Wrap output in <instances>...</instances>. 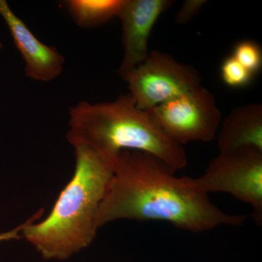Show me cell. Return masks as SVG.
I'll return each mask as SVG.
<instances>
[{
	"mask_svg": "<svg viewBox=\"0 0 262 262\" xmlns=\"http://www.w3.org/2000/svg\"><path fill=\"white\" fill-rule=\"evenodd\" d=\"M176 171L149 153L120 152L98 210V228L122 220L168 222L194 233L244 225L247 215L224 212L195 187L192 178L177 177Z\"/></svg>",
	"mask_w": 262,
	"mask_h": 262,
	"instance_id": "obj_1",
	"label": "cell"
},
{
	"mask_svg": "<svg viewBox=\"0 0 262 262\" xmlns=\"http://www.w3.org/2000/svg\"><path fill=\"white\" fill-rule=\"evenodd\" d=\"M73 177L60 193L51 213L43 210L26 221L22 237L46 260L65 261L96 238L100 205L113 176L115 162L86 145L74 146Z\"/></svg>",
	"mask_w": 262,
	"mask_h": 262,
	"instance_id": "obj_2",
	"label": "cell"
},
{
	"mask_svg": "<svg viewBox=\"0 0 262 262\" xmlns=\"http://www.w3.org/2000/svg\"><path fill=\"white\" fill-rule=\"evenodd\" d=\"M67 138L71 145L89 146L113 162L122 151H137L154 155L176 170L187 165L184 146L164 135L129 94L112 101L76 103L69 110Z\"/></svg>",
	"mask_w": 262,
	"mask_h": 262,
	"instance_id": "obj_3",
	"label": "cell"
},
{
	"mask_svg": "<svg viewBox=\"0 0 262 262\" xmlns=\"http://www.w3.org/2000/svg\"><path fill=\"white\" fill-rule=\"evenodd\" d=\"M146 112L164 135L182 146L214 140L222 122L214 96L202 84Z\"/></svg>",
	"mask_w": 262,
	"mask_h": 262,
	"instance_id": "obj_4",
	"label": "cell"
},
{
	"mask_svg": "<svg viewBox=\"0 0 262 262\" xmlns=\"http://www.w3.org/2000/svg\"><path fill=\"white\" fill-rule=\"evenodd\" d=\"M196 188L208 194H230L253 209L256 225H262V151L245 148L220 153L208 164L201 177L192 178Z\"/></svg>",
	"mask_w": 262,
	"mask_h": 262,
	"instance_id": "obj_5",
	"label": "cell"
},
{
	"mask_svg": "<svg viewBox=\"0 0 262 262\" xmlns=\"http://www.w3.org/2000/svg\"><path fill=\"white\" fill-rule=\"evenodd\" d=\"M136 106L148 111L201 84L199 72L168 53L149 52L144 63L122 78Z\"/></svg>",
	"mask_w": 262,
	"mask_h": 262,
	"instance_id": "obj_6",
	"label": "cell"
},
{
	"mask_svg": "<svg viewBox=\"0 0 262 262\" xmlns=\"http://www.w3.org/2000/svg\"><path fill=\"white\" fill-rule=\"evenodd\" d=\"M173 3L170 0H125L117 16L121 21L123 47L117 73L122 79L146 61L153 27Z\"/></svg>",
	"mask_w": 262,
	"mask_h": 262,
	"instance_id": "obj_7",
	"label": "cell"
},
{
	"mask_svg": "<svg viewBox=\"0 0 262 262\" xmlns=\"http://www.w3.org/2000/svg\"><path fill=\"white\" fill-rule=\"evenodd\" d=\"M0 17L6 24L15 47L23 58L26 76L41 82L58 78L66 63L65 57L58 50L41 42L5 0H0Z\"/></svg>",
	"mask_w": 262,
	"mask_h": 262,
	"instance_id": "obj_8",
	"label": "cell"
},
{
	"mask_svg": "<svg viewBox=\"0 0 262 262\" xmlns=\"http://www.w3.org/2000/svg\"><path fill=\"white\" fill-rule=\"evenodd\" d=\"M220 153L245 148L262 151V105L251 103L233 108L221 122L215 137Z\"/></svg>",
	"mask_w": 262,
	"mask_h": 262,
	"instance_id": "obj_9",
	"label": "cell"
},
{
	"mask_svg": "<svg viewBox=\"0 0 262 262\" xmlns=\"http://www.w3.org/2000/svg\"><path fill=\"white\" fill-rule=\"evenodd\" d=\"M125 0H68L64 5L78 27L91 29L118 16Z\"/></svg>",
	"mask_w": 262,
	"mask_h": 262,
	"instance_id": "obj_10",
	"label": "cell"
},
{
	"mask_svg": "<svg viewBox=\"0 0 262 262\" xmlns=\"http://www.w3.org/2000/svg\"><path fill=\"white\" fill-rule=\"evenodd\" d=\"M232 56L253 75L261 68V48L254 41L244 40L237 43Z\"/></svg>",
	"mask_w": 262,
	"mask_h": 262,
	"instance_id": "obj_11",
	"label": "cell"
},
{
	"mask_svg": "<svg viewBox=\"0 0 262 262\" xmlns=\"http://www.w3.org/2000/svg\"><path fill=\"white\" fill-rule=\"evenodd\" d=\"M253 75L232 56L227 57L221 67V76L227 85L243 88L251 83Z\"/></svg>",
	"mask_w": 262,
	"mask_h": 262,
	"instance_id": "obj_12",
	"label": "cell"
},
{
	"mask_svg": "<svg viewBox=\"0 0 262 262\" xmlns=\"http://www.w3.org/2000/svg\"><path fill=\"white\" fill-rule=\"evenodd\" d=\"M206 3V0H185L183 2L176 15V22L179 24L189 23Z\"/></svg>",
	"mask_w": 262,
	"mask_h": 262,
	"instance_id": "obj_13",
	"label": "cell"
},
{
	"mask_svg": "<svg viewBox=\"0 0 262 262\" xmlns=\"http://www.w3.org/2000/svg\"><path fill=\"white\" fill-rule=\"evenodd\" d=\"M26 225V222L22 225H18V227L8 231V232L0 233V243L3 241H11V239H18L22 237V230H23L24 226Z\"/></svg>",
	"mask_w": 262,
	"mask_h": 262,
	"instance_id": "obj_14",
	"label": "cell"
},
{
	"mask_svg": "<svg viewBox=\"0 0 262 262\" xmlns=\"http://www.w3.org/2000/svg\"><path fill=\"white\" fill-rule=\"evenodd\" d=\"M3 48V42H2L1 39H0V50H2V48Z\"/></svg>",
	"mask_w": 262,
	"mask_h": 262,
	"instance_id": "obj_15",
	"label": "cell"
}]
</instances>
